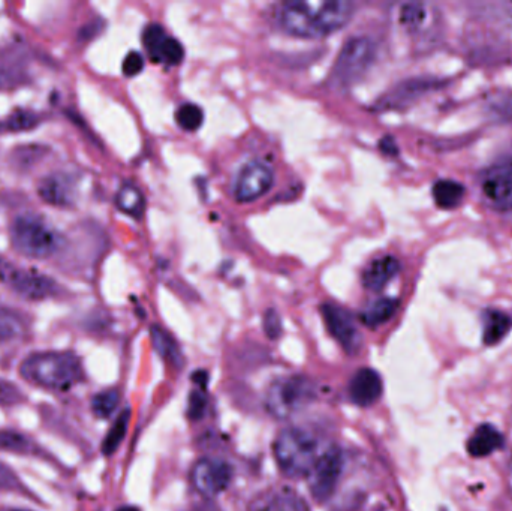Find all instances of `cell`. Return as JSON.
<instances>
[{"label": "cell", "mask_w": 512, "mask_h": 511, "mask_svg": "<svg viewBox=\"0 0 512 511\" xmlns=\"http://www.w3.org/2000/svg\"><path fill=\"white\" fill-rule=\"evenodd\" d=\"M397 308H399V300L397 299L385 297V299L376 300L361 314V321L370 329H375V327L382 326V324L391 320L393 315L396 314Z\"/></svg>", "instance_id": "cell-22"}, {"label": "cell", "mask_w": 512, "mask_h": 511, "mask_svg": "<svg viewBox=\"0 0 512 511\" xmlns=\"http://www.w3.org/2000/svg\"><path fill=\"white\" fill-rule=\"evenodd\" d=\"M342 468L343 458L339 449L333 447V449L321 453L315 467L307 476L310 494L316 501L325 503L330 500L331 495L336 491Z\"/></svg>", "instance_id": "cell-8"}, {"label": "cell", "mask_w": 512, "mask_h": 511, "mask_svg": "<svg viewBox=\"0 0 512 511\" xmlns=\"http://www.w3.org/2000/svg\"><path fill=\"white\" fill-rule=\"evenodd\" d=\"M38 194L51 206L69 207L75 201V182L69 174H50L39 183Z\"/></svg>", "instance_id": "cell-15"}, {"label": "cell", "mask_w": 512, "mask_h": 511, "mask_svg": "<svg viewBox=\"0 0 512 511\" xmlns=\"http://www.w3.org/2000/svg\"><path fill=\"white\" fill-rule=\"evenodd\" d=\"M143 44L153 62L173 66L185 59V48L179 39L168 36L161 24H149L144 29Z\"/></svg>", "instance_id": "cell-12"}, {"label": "cell", "mask_w": 512, "mask_h": 511, "mask_svg": "<svg viewBox=\"0 0 512 511\" xmlns=\"http://www.w3.org/2000/svg\"><path fill=\"white\" fill-rule=\"evenodd\" d=\"M273 183V170L264 162L251 161L240 170L234 195L240 203H252L267 194Z\"/></svg>", "instance_id": "cell-10"}, {"label": "cell", "mask_w": 512, "mask_h": 511, "mask_svg": "<svg viewBox=\"0 0 512 511\" xmlns=\"http://www.w3.org/2000/svg\"><path fill=\"white\" fill-rule=\"evenodd\" d=\"M432 194L433 198H435V203L441 209L451 210L456 209V207L463 203L466 189L462 183L456 182V180L444 179L438 180L433 185Z\"/></svg>", "instance_id": "cell-19"}, {"label": "cell", "mask_w": 512, "mask_h": 511, "mask_svg": "<svg viewBox=\"0 0 512 511\" xmlns=\"http://www.w3.org/2000/svg\"><path fill=\"white\" fill-rule=\"evenodd\" d=\"M354 5L343 0L288 2L279 12V24L286 33L300 38H322L346 26Z\"/></svg>", "instance_id": "cell-1"}, {"label": "cell", "mask_w": 512, "mask_h": 511, "mask_svg": "<svg viewBox=\"0 0 512 511\" xmlns=\"http://www.w3.org/2000/svg\"><path fill=\"white\" fill-rule=\"evenodd\" d=\"M129 420H131V411L129 410L123 411V413L117 417L113 428L110 429L107 437H105L104 444H102V452H104L105 455H113V453L119 449L126 432H128Z\"/></svg>", "instance_id": "cell-24"}, {"label": "cell", "mask_w": 512, "mask_h": 511, "mask_svg": "<svg viewBox=\"0 0 512 511\" xmlns=\"http://www.w3.org/2000/svg\"><path fill=\"white\" fill-rule=\"evenodd\" d=\"M481 189L495 209L512 212V161L490 167L481 179Z\"/></svg>", "instance_id": "cell-11"}, {"label": "cell", "mask_w": 512, "mask_h": 511, "mask_svg": "<svg viewBox=\"0 0 512 511\" xmlns=\"http://www.w3.org/2000/svg\"><path fill=\"white\" fill-rule=\"evenodd\" d=\"M0 282L27 300L48 299L59 290L53 279L42 275L38 270L17 266L3 257H0Z\"/></svg>", "instance_id": "cell-6"}, {"label": "cell", "mask_w": 512, "mask_h": 511, "mask_svg": "<svg viewBox=\"0 0 512 511\" xmlns=\"http://www.w3.org/2000/svg\"><path fill=\"white\" fill-rule=\"evenodd\" d=\"M429 11L423 3H405L400 6L399 21L409 30H417L426 23Z\"/></svg>", "instance_id": "cell-27"}, {"label": "cell", "mask_w": 512, "mask_h": 511, "mask_svg": "<svg viewBox=\"0 0 512 511\" xmlns=\"http://www.w3.org/2000/svg\"><path fill=\"white\" fill-rule=\"evenodd\" d=\"M400 270L397 258L382 257L373 261L363 273V285L370 291H381L385 285L390 284Z\"/></svg>", "instance_id": "cell-17"}, {"label": "cell", "mask_w": 512, "mask_h": 511, "mask_svg": "<svg viewBox=\"0 0 512 511\" xmlns=\"http://www.w3.org/2000/svg\"><path fill=\"white\" fill-rule=\"evenodd\" d=\"M511 318L501 311H487L484 314V344L496 345L510 333Z\"/></svg>", "instance_id": "cell-21"}, {"label": "cell", "mask_w": 512, "mask_h": 511, "mask_svg": "<svg viewBox=\"0 0 512 511\" xmlns=\"http://www.w3.org/2000/svg\"><path fill=\"white\" fill-rule=\"evenodd\" d=\"M376 56V45L367 36H355L349 39L334 63V78L339 83H354L372 65Z\"/></svg>", "instance_id": "cell-7"}, {"label": "cell", "mask_w": 512, "mask_h": 511, "mask_svg": "<svg viewBox=\"0 0 512 511\" xmlns=\"http://www.w3.org/2000/svg\"><path fill=\"white\" fill-rule=\"evenodd\" d=\"M24 332V324L18 315L0 306V344L20 338Z\"/></svg>", "instance_id": "cell-25"}, {"label": "cell", "mask_w": 512, "mask_h": 511, "mask_svg": "<svg viewBox=\"0 0 512 511\" xmlns=\"http://www.w3.org/2000/svg\"><path fill=\"white\" fill-rule=\"evenodd\" d=\"M117 511H140V509H137V507L128 506V507H120V509Z\"/></svg>", "instance_id": "cell-37"}, {"label": "cell", "mask_w": 512, "mask_h": 511, "mask_svg": "<svg viewBox=\"0 0 512 511\" xmlns=\"http://www.w3.org/2000/svg\"><path fill=\"white\" fill-rule=\"evenodd\" d=\"M504 446V437L498 429L492 425H483L474 432L468 441V452L475 458H484L492 455L496 450Z\"/></svg>", "instance_id": "cell-18"}, {"label": "cell", "mask_w": 512, "mask_h": 511, "mask_svg": "<svg viewBox=\"0 0 512 511\" xmlns=\"http://www.w3.org/2000/svg\"><path fill=\"white\" fill-rule=\"evenodd\" d=\"M120 395L117 390H105L92 399V410L98 419H110L119 407Z\"/></svg>", "instance_id": "cell-30"}, {"label": "cell", "mask_w": 512, "mask_h": 511, "mask_svg": "<svg viewBox=\"0 0 512 511\" xmlns=\"http://www.w3.org/2000/svg\"><path fill=\"white\" fill-rule=\"evenodd\" d=\"M321 314L328 332L342 345L343 350L349 354L357 353L361 347V336L351 315L331 303L321 306Z\"/></svg>", "instance_id": "cell-13"}, {"label": "cell", "mask_w": 512, "mask_h": 511, "mask_svg": "<svg viewBox=\"0 0 512 511\" xmlns=\"http://www.w3.org/2000/svg\"><path fill=\"white\" fill-rule=\"evenodd\" d=\"M123 74L126 77H135V75L140 74L144 69V57L143 54L138 53V51H131L128 53V56L123 60Z\"/></svg>", "instance_id": "cell-32"}, {"label": "cell", "mask_w": 512, "mask_h": 511, "mask_svg": "<svg viewBox=\"0 0 512 511\" xmlns=\"http://www.w3.org/2000/svg\"><path fill=\"white\" fill-rule=\"evenodd\" d=\"M12 246L24 257H50L59 249V236L48 227L44 219L35 215H23L15 219L11 228Z\"/></svg>", "instance_id": "cell-4"}, {"label": "cell", "mask_w": 512, "mask_h": 511, "mask_svg": "<svg viewBox=\"0 0 512 511\" xmlns=\"http://www.w3.org/2000/svg\"><path fill=\"white\" fill-rule=\"evenodd\" d=\"M11 511H27V510H11Z\"/></svg>", "instance_id": "cell-38"}, {"label": "cell", "mask_w": 512, "mask_h": 511, "mask_svg": "<svg viewBox=\"0 0 512 511\" xmlns=\"http://www.w3.org/2000/svg\"><path fill=\"white\" fill-rule=\"evenodd\" d=\"M319 456L318 441L303 429H285L274 441V458L285 476H309Z\"/></svg>", "instance_id": "cell-3"}, {"label": "cell", "mask_w": 512, "mask_h": 511, "mask_svg": "<svg viewBox=\"0 0 512 511\" xmlns=\"http://www.w3.org/2000/svg\"><path fill=\"white\" fill-rule=\"evenodd\" d=\"M248 511H309V507L292 489L273 488L255 497Z\"/></svg>", "instance_id": "cell-14"}, {"label": "cell", "mask_w": 512, "mask_h": 511, "mask_svg": "<svg viewBox=\"0 0 512 511\" xmlns=\"http://www.w3.org/2000/svg\"><path fill=\"white\" fill-rule=\"evenodd\" d=\"M39 123L38 114L29 110H15L11 116L6 117L0 123V131L5 132H21L30 131Z\"/></svg>", "instance_id": "cell-26"}, {"label": "cell", "mask_w": 512, "mask_h": 511, "mask_svg": "<svg viewBox=\"0 0 512 511\" xmlns=\"http://www.w3.org/2000/svg\"><path fill=\"white\" fill-rule=\"evenodd\" d=\"M264 330L268 338L277 339L282 333V320L274 309H268L264 315Z\"/></svg>", "instance_id": "cell-33"}, {"label": "cell", "mask_w": 512, "mask_h": 511, "mask_svg": "<svg viewBox=\"0 0 512 511\" xmlns=\"http://www.w3.org/2000/svg\"><path fill=\"white\" fill-rule=\"evenodd\" d=\"M191 479L201 495L207 498L218 497L230 486L233 468L221 459H201L192 468Z\"/></svg>", "instance_id": "cell-9"}, {"label": "cell", "mask_w": 512, "mask_h": 511, "mask_svg": "<svg viewBox=\"0 0 512 511\" xmlns=\"http://www.w3.org/2000/svg\"><path fill=\"white\" fill-rule=\"evenodd\" d=\"M150 333H152L153 347L158 351L159 356L167 362L173 363V365H180L182 354H180L179 347H177L174 339L158 326H153Z\"/></svg>", "instance_id": "cell-23"}, {"label": "cell", "mask_w": 512, "mask_h": 511, "mask_svg": "<svg viewBox=\"0 0 512 511\" xmlns=\"http://www.w3.org/2000/svg\"><path fill=\"white\" fill-rule=\"evenodd\" d=\"M117 209L132 218L140 219L146 212V198L132 183H125L116 195Z\"/></svg>", "instance_id": "cell-20"}, {"label": "cell", "mask_w": 512, "mask_h": 511, "mask_svg": "<svg viewBox=\"0 0 512 511\" xmlns=\"http://www.w3.org/2000/svg\"><path fill=\"white\" fill-rule=\"evenodd\" d=\"M23 486L11 468L0 464V492H21Z\"/></svg>", "instance_id": "cell-31"}, {"label": "cell", "mask_w": 512, "mask_h": 511, "mask_svg": "<svg viewBox=\"0 0 512 511\" xmlns=\"http://www.w3.org/2000/svg\"><path fill=\"white\" fill-rule=\"evenodd\" d=\"M207 407V398L203 392L200 390H195L191 395V399H189V410L188 416L191 419H200L203 416L204 411H206Z\"/></svg>", "instance_id": "cell-34"}, {"label": "cell", "mask_w": 512, "mask_h": 511, "mask_svg": "<svg viewBox=\"0 0 512 511\" xmlns=\"http://www.w3.org/2000/svg\"><path fill=\"white\" fill-rule=\"evenodd\" d=\"M381 150L384 153H388V155H396L397 146L393 138L385 137L384 140L381 141Z\"/></svg>", "instance_id": "cell-36"}, {"label": "cell", "mask_w": 512, "mask_h": 511, "mask_svg": "<svg viewBox=\"0 0 512 511\" xmlns=\"http://www.w3.org/2000/svg\"><path fill=\"white\" fill-rule=\"evenodd\" d=\"M20 374L30 384L57 392L71 390L84 378L80 359L69 351L30 354L21 362Z\"/></svg>", "instance_id": "cell-2"}, {"label": "cell", "mask_w": 512, "mask_h": 511, "mask_svg": "<svg viewBox=\"0 0 512 511\" xmlns=\"http://www.w3.org/2000/svg\"><path fill=\"white\" fill-rule=\"evenodd\" d=\"M349 398L355 405L370 407L379 401L382 395V380L373 369H360L352 377L348 387Z\"/></svg>", "instance_id": "cell-16"}, {"label": "cell", "mask_w": 512, "mask_h": 511, "mask_svg": "<svg viewBox=\"0 0 512 511\" xmlns=\"http://www.w3.org/2000/svg\"><path fill=\"white\" fill-rule=\"evenodd\" d=\"M176 120L180 128L188 132H195L203 126L204 111L200 105L185 104L177 110Z\"/></svg>", "instance_id": "cell-29"}, {"label": "cell", "mask_w": 512, "mask_h": 511, "mask_svg": "<svg viewBox=\"0 0 512 511\" xmlns=\"http://www.w3.org/2000/svg\"><path fill=\"white\" fill-rule=\"evenodd\" d=\"M21 396L18 393L17 387L12 384L0 381V404H14V402L20 401Z\"/></svg>", "instance_id": "cell-35"}, {"label": "cell", "mask_w": 512, "mask_h": 511, "mask_svg": "<svg viewBox=\"0 0 512 511\" xmlns=\"http://www.w3.org/2000/svg\"><path fill=\"white\" fill-rule=\"evenodd\" d=\"M315 398L312 381L300 375L277 378L267 392V410L277 419H288Z\"/></svg>", "instance_id": "cell-5"}, {"label": "cell", "mask_w": 512, "mask_h": 511, "mask_svg": "<svg viewBox=\"0 0 512 511\" xmlns=\"http://www.w3.org/2000/svg\"><path fill=\"white\" fill-rule=\"evenodd\" d=\"M0 449L5 452L18 453V455H35L36 444L29 438L15 432H0Z\"/></svg>", "instance_id": "cell-28"}]
</instances>
